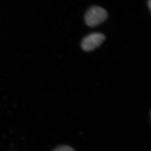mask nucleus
<instances>
[{
    "label": "nucleus",
    "instance_id": "obj_3",
    "mask_svg": "<svg viewBox=\"0 0 151 151\" xmlns=\"http://www.w3.org/2000/svg\"><path fill=\"white\" fill-rule=\"evenodd\" d=\"M53 151H75L71 147L68 146H61L57 147Z\"/></svg>",
    "mask_w": 151,
    "mask_h": 151
},
{
    "label": "nucleus",
    "instance_id": "obj_4",
    "mask_svg": "<svg viewBox=\"0 0 151 151\" xmlns=\"http://www.w3.org/2000/svg\"><path fill=\"white\" fill-rule=\"evenodd\" d=\"M148 6L149 9H151V0H148Z\"/></svg>",
    "mask_w": 151,
    "mask_h": 151
},
{
    "label": "nucleus",
    "instance_id": "obj_1",
    "mask_svg": "<svg viewBox=\"0 0 151 151\" xmlns=\"http://www.w3.org/2000/svg\"><path fill=\"white\" fill-rule=\"evenodd\" d=\"M108 15V12L105 9L99 6H93L86 13L84 19L87 25L94 27L104 22Z\"/></svg>",
    "mask_w": 151,
    "mask_h": 151
},
{
    "label": "nucleus",
    "instance_id": "obj_2",
    "mask_svg": "<svg viewBox=\"0 0 151 151\" xmlns=\"http://www.w3.org/2000/svg\"><path fill=\"white\" fill-rule=\"evenodd\" d=\"M105 39V36L102 33H93L83 39L81 48L86 52H90L99 47Z\"/></svg>",
    "mask_w": 151,
    "mask_h": 151
}]
</instances>
